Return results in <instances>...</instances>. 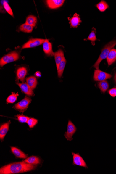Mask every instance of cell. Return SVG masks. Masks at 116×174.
I'll return each instance as SVG.
<instances>
[{"mask_svg":"<svg viewBox=\"0 0 116 174\" xmlns=\"http://www.w3.org/2000/svg\"><path fill=\"white\" fill-rule=\"evenodd\" d=\"M112 77L111 74L105 72L99 69L95 70L94 75V80L96 81H102L110 79Z\"/></svg>","mask_w":116,"mask_h":174,"instance_id":"obj_4","label":"cell"},{"mask_svg":"<svg viewBox=\"0 0 116 174\" xmlns=\"http://www.w3.org/2000/svg\"><path fill=\"white\" fill-rule=\"evenodd\" d=\"M116 45V40L112 41L107 44L102 50V53L100 55L97 61L96 62L93 67L96 69H99V65L101 61L106 59L111 49Z\"/></svg>","mask_w":116,"mask_h":174,"instance_id":"obj_2","label":"cell"},{"mask_svg":"<svg viewBox=\"0 0 116 174\" xmlns=\"http://www.w3.org/2000/svg\"><path fill=\"white\" fill-rule=\"evenodd\" d=\"M77 131V128L70 120H69L68 123L67 131L66 132L65 136L67 141H71L73 139V136Z\"/></svg>","mask_w":116,"mask_h":174,"instance_id":"obj_6","label":"cell"},{"mask_svg":"<svg viewBox=\"0 0 116 174\" xmlns=\"http://www.w3.org/2000/svg\"><path fill=\"white\" fill-rule=\"evenodd\" d=\"M98 87L100 89L102 93H105L109 89V85L108 82L107 81H104L99 82L98 83Z\"/></svg>","mask_w":116,"mask_h":174,"instance_id":"obj_19","label":"cell"},{"mask_svg":"<svg viewBox=\"0 0 116 174\" xmlns=\"http://www.w3.org/2000/svg\"><path fill=\"white\" fill-rule=\"evenodd\" d=\"M20 88L23 92L27 95L29 96H33L34 95V94L32 89L27 83H17Z\"/></svg>","mask_w":116,"mask_h":174,"instance_id":"obj_12","label":"cell"},{"mask_svg":"<svg viewBox=\"0 0 116 174\" xmlns=\"http://www.w3.org/2000/svg\"><path fill=\"white\" fill-rule=\"evenodd\" d=\"M31 101L30 98L26 96L22 101L16 104L14 107L20 112H23L27 109Z\"/></svg>","mask_w":116,"mask_h":174,"instance_id":"obj_5","label":"cell"},{"mask_svg":"<svg viewBox=\"0 0 116 174\" xmlns=\"http://www.w3.org/2000/svg\"><path fill=\"white\" fill-rule=\"evenodd\" d=\"M4 7L6 11L9 15L14 17L12 11L10 7L7 2H4Z\"/></svg>","mask_w":116,"mask_h":174,"instance_id":"obj_29","label":"cell"},{"mask_svg":"<svg viewBox=\"0 0 116 174\" xmlns=\"http://www.w3.org/2000/svg\"><path fill=\"white\" fill-rule=\"evenodd\" d=\"M35 75H36V77H41V73L39 71H37L36 72V73H35Z\"/></svg>","mask_w":116,"mask_h":174,"instance_id":"obj_31","label":"cell"},{"mask_svg":"<svg viewBox=\"0 0 116 174\" xmlns=\"http://www.w3.org/2000/svg\"><path fill=\"white\" fill-rule=\"evenodd\" d=\"M15 117H17L19 121L21 123H27L30 119L29 117L23 115V114L18 115H16Z\"/></svg>","mask_w":116,"mask_h":174,"instance_id":"obj_27","label":"cell"},{"mask_svg":"<svg viewBox=\"0 0 116 174\" xmlns=\"http://www.w3.org/2000/svg\"><path fill=\"white\" fill-rule=\"evenodd\" d=\"M25 162L30 164H33V165H37L40 163V160L39 157L36 156H31V157L27 158L24 161Z\"/></svg>","mask_w":116,"mask_h":174,"instance_id":"obj_20","label":"cell"},{"mask_svg":"<svg viewBox=\"0 0 116 174\" xmlns=\"http://www.w3.org/2000/svg\"><path fill=\"white\" fill-rule=\"evenodd\" d=\"M38 120L34 118H30L27 122L28 125L30 128L34 127L38 123Z\"/></svg>","mask_w":116,"mask_h":174,"instance_id":"obj_28","label":"cell"},{"mask_svg":"<svg viewBox=\"0 0 116 174\" xmlns=\"http://www.w3.org/2000/svg\"><path fill=\"white\" fill-rule=\"evenodd\" d=\"M108 64L109 66L115 63L116 61V49H111L107 58Z\"/></svg>","mask_w":116,"mask_h":174,"instance_id":"obj_15","label":"cell"},{"mask_svg":"<svg viewBox=\"0 0 116 174\" xmlns=\"http://www.w3.org/2000/svg\"></svg>","mask_w":116,"mask_h":174,"instance_id":"obj_33","label":"cell"},{"mask_svg":"<svg viewBox=\"0 0 116 174\" xmlns=\"http://www.w3.org/2000/svg\"><path fill=\"white\" fill-rule=\"evenodd\" d=\"M73 156V163L74 165H78L83 167L86 169L88 168V167L86 163L84 160L83 158L79 153H72Z\"/></svg>","mask_w":116,"mask_h":174,"instance_id":"obj_7","label":"cell"},{"mask_svg":"<svg viewBox=\"0 0 116 174\" xmlns=\"http://www.w3.org/2000/svg\"><path fill=\"white\" fill-rule=\"evenodd\" d=\"M55 61L56 63V65L57 70L59 69L60 64L61 63V61L62 60L64 57L63 51L61 49H60L54 53Z\"/></svg>","mask_w":116,"mask_h":174,"instance_id":"obj_14","label":"cell"},{"mask_svg":"<svg viewBox=\"0 0 116 174\" xmlns=\"http://www.w3.org/2000/svg\"><path fill=\"white\" fill-rule=\"evenodd\" d=\"M43 48L44 52L48 56H53L54 55V53L53 51L52 45L49 40L45 39L43 43Z\"/></svg>","mask_w":116,"mask_h":174,"instance_id":"obj_9","label":"cell"},{"mask_svg":"<svg viewBox=\"0 0 116 174\" xmlns=\"http://www.w3.org/2000/svg\"><path fill=\"white\" fill-rule=\"evenodd\" d=\"M114 81H115V83L116 84V71H115V75H114Z\"/></svg>","mask_w":116,"mask_h":174,"instance_id":"obj_32","label":"cell"},{"mask_svg":"<svg viewBox=\"0 0 116 174\" xmlns=\"http://www.w3.org/2000/svg\"><path fill=\"white\" fill-rule=\"evenodd\" d=\"M65 1L63 0H47L46 3L50 9H54L62 6Z\"/></svg>","mask_w":116,"mask_h":174,"instance_id":"obj_10","label":"cell"},{"mask_svg":"<svg viewBox=\"0 0 116 174\" xmlns=\"http://www.w3.org/2000/svg\"><path fill=\"white\" fill-rule=\"evenodd\" d=\"M96 32L94 31H92L88 37V38L84 39L85 41H91V43L93 46L95 45V41L97 40L95 35Z\"/></svg>","mask_w":116,"mask_h":174,"instance_id":"obj_26","label":"cell"},{"mask_svg":"<svg viewBox=\"0 0 116 174\" xmlns=\"http://www.w3.org/2000/svg\"><path fill=\"white\" fill-rule=\"evenodd\" d=\"M81 22V21L79 15L75 13L71 19L70 23V24L72 27L76 28L80 25V23Z\"/></svg>","mask_w":116,"mask_h":174,"instance_id":"obj_17","label":"cell"},{"mask_svg":"<svg viewBox=\"0 0 116 174\" xmlns=\"http://www.w3.org/2000/svg\"><path fill=\"white\" fill-rule=\"evenodd\" d=\"M26 80L27 84L32 89H35L36 87L37 81V79L35 77L31 76L27 78Z\"/></svg>","mask_w":116,"mask_h":174,"instance_id":"obj_18","label":"cell"},{"mask_svg":"<svg viewBox=\"0 0 116 174\" xmlns=\"http://www.w3.org/2000/svg\"><path fill=\"white\" fill-rule=\"evenodd\" d=\"M19 55L17 52L13 51L1 58L0 60V65L3 67L6 64L17 60L19 59Z\"/></svg>","mask_w":116,"mask_h":174,"instance_id":"obj_3","label":"cell"},{"mask_svg":"<svg viewBox=\"0 0 116 174\" xmlns=\"http://www.w3.org/2000/svg\"><path fill=\"white\" fill-rule=\"evenodd\" d=\"M108 93L111 97H115L116 96V86L112 88L109 89L108 91Z\"/></svg>","mask_w":116,"mask_h":174,"instance_id":"obj_30","label":"cell"},{"mask_svg":"<svg viewBox=\"0 0 116 174\" xmlns=\"http://www.w3.org/2000/svg\"><path fill=\"white\" fill-rule=\"evenodd\" d=\"M45 39H30L22 47V49L33 48L37 47L44 42Z\"/></svg>","mask_w":116,"mask_h":174,"instance_id":"obj_8","label":"cell"},{"mask_svg":"<svg viewBox=\"0 0 116 174\" xmlns=\"http://www.w3.org/2000/svg\"><path fill=\"white\" fill-rule=\"evenodd\" d=\"M33 27L26 23L23 24L20 27V31L25 33H31L33 29Z\"/></svg>","mask_w":116,"mask_h":174,"instance_id":"obj_23","label":"cell"},{"mask_svg":"<svg viewBox=\"0 0 116 174\" xmlns=\"http://www.w3.org/2000/svg\"><path fill=\"white\" fill-rule=\"evenodd\" d=\"M12 152L14 155L16 157L20 159H26L28 155L25 154L22 151L17 148L14 147H11Z\"/></svg>","mask_w":116,"mask_h":174,"instance_id":"obj_16","label":"cell"},{"mask_svg":"<svg viewBox=\"0 0 116 174\" xmlns=\"http://www.w3.org/2000/svg\"><path fill=\"white\" fill-rule=\"evenodd\" d=\"M37 17L33 15H29L27 17L26 23L31 26L34 27L36 25L37 23Z\"/></svg>","mask_w":116,"mask_h":174,"instance_id":"obj_22","label":"cell"},{"mask_svg":"<svg viewBox=\"0 0 116 174\" xmlns=\"http://www.w3.org/2000/svg\"><path fill=\"white\" fill-rule=\"evenodd\" d=\"M96 7L99 10L102 12L105 11L109 7L108 4L104 1H102L100 2L98 4Z\"/></svg>","mask_w":116,"mask_h":174,"instance_id":"obj_24","label":"cell"},{"mask_svg":"<svg viewBox=\"0 0 116 174\" xmlns=\"http://www.w3.org/2000/svg\"><path fill=\"white\" fill-rule=\"evenodd\" d=\"M66 62L67 61L65 57H64L61 63L60 64L59 69L57 70L58 76L59 78H61L63 75Z\"/></svg>","mask_w":116,"mask_h":174,"instance_id":"obj_21","label":"cell"},{"mask_svg":"<svg viewBox=\"0 0 116 174\" xmlns=\"http://www.w3.org/2000/svg\"><path fill=\"white\" fill-rule=\"evenodd\" d=\"M36 165L27 163L24 161L9 164L1 167L0 169L1 174L19 173L35 170Z\"/></svg>","mask_w":116,"mask_h":174,"instance_id":"obj_1","label":"cell"},{"mask_svg":"<svg viewBox=\"0 0 116 174\" xmlns=\"http://www.w3.org/2000/svg\"><path fill=\"white\" fill-rule=\"evenodd\" d=\"M18 96L19 94L17 93L16 94L15 93H13L11 95H10L7 98V103H14L17 101Z\"/></svg>","mask_w":116,"mask_h":174,"instance_id":"obj_25","label":"cell"},{"mask_svg":"<svg viewBox=\"0 0 116 174\" xmlns=\"http://www.w3.org/2000/svg\"><path fill=\"white\" fill-rule=\"evenodd\" d=\"M27 72V69L25 67H21L17 70V79L20 80L22 83H24V81Z\"/></svg>","mask_w":116,"mask_h":174,"instance_id":"obj_13","label":"cell"},{"mask_svg":"<svg viewBox=\"0 0 116 174\" xmlns=\"http://www.w3.org/2000/svg\"><path fill=\"white\" fill-rule=\"evenodd\" d=\"M11 123L10 121L3 124L0 128V139L1 141H3L6 134L9 131L10 124Z\"/></svg>","mask_w":116,"mask_h":174,"instance_id":"obj_11","label":"cell"}]
</instances>
